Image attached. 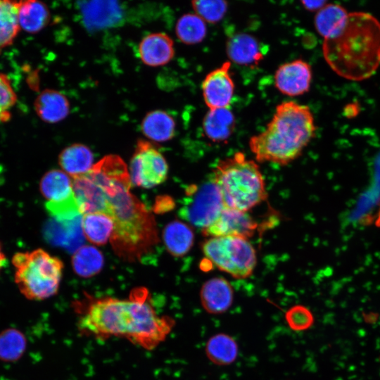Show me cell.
I'll return each mask as SVG.
<instances>
[{"instance_id":"6da1fadb","label":"cell","mask_w":380,"mask_h":380,"mask_svg":"<svg viewBox=\"0 0 380 380\" xmlns=\"http://www.w3.org/2000/svg\"><path fill=\"white\" fill-rule=\"evenodd\" d=\"M72 184L82 215L100 213L113 222L110 242L122 259L138 260L157 244L155 218L131 193L129 172L120 156L103 157L89 172L72 178Z\"/></svg>"},{"instance_id":"7a4b0ae2","label":"cell","mask_w":380,"mask_h":380,"mask_svg":"<svg viewBox=\"0 0 380 380\" xmlns=\"http://www.w3.org/2000/svg\"><path fill=\"white\" fill-rule=\"evenodd\" d=\"M78 328L99 338H124L151 350L165 340L175 321L160 315L145 289H137L128 298H88L82 305Z\"/></svg>"},{"instance_id":"3957f363","label":"cell","mask_w":380,"mask_h":380,"mask_svg":"<svg viewBox=\"0 0 380 380\" xmlns=\"http://www.w3.org/2000/svg\"><path fill=\"white\" fill-rule=\"evenodd\" d=\"M322 50L336 74L351 80L367 79L380 64V22L366 12L349 13L343 31L324 39Z\"/></svg>"},{"instance_id":"277c9868","label":"cell","mask_w":380,"mask_h":380,"mask_svg":"<svg viewBox=\"0 0 380 380\" xmlns=\"http://www.w3.org/2000/svg\"><path fill=\"white\" fill-rule=\"evenodd\" d=\"M308 106L284 101L275 108L266 128L251 137L249 147L258 162L285 165L298 158L315 135Z\"/></svg>"},{"instance_id":"5b68a950","label":"cell","mask_w":380,"mask_h":380,"mask_svg":"<svg viewBox=\"0 0 380 380\" xmlns=\"http://www.w3.org/2000/svg\"><path fill=\"white\" fill-rule=\"evenodd\" d=\"M212 181L227 208L248 212L267 198L265 180L258 165L242 152L220 160Z\"/></svg>"},{"instance_id":"8992f818","label":"cell","mask_w":380,"mask_h":380,"mask_svg":"<svg viewBox=\"0 0 380 380\" xmlns=\"http://www.w3.org/2000/svg\"><path fill=\"white\" fill-rule=\"evenodd\" d=\"M14 281L20 293L30 300H44L57 293L63 264L42 248L20 251L11 258Z\"/></svg>"},{"instance_id":"52a82bcc","label":"cell","mask_w":380,"mask_h":380,"mask_svg":"<svg viewBox=\"0 0 380 380\" xmlns=\"http://www.w3.org/2000/svg\"><path fill=\"white\" fill-rule=\"evenodd\" d=\"M202 251L213 265L236 279L250 277L256 265L255 248L243 237H210L203 243Z\"/></svg>"},{"instance_id":"ba28073f","label":"cell","mask_w":380,"mask_h":380,"mask_svg":"<svg viewBox=\"0 0 380 380\" xmlns=\"http://www.w3.org/2000/svg\"><path fill=\"white\" fill-rule=\"evenodd\" d=\"M129 172L132 183L149 189L166 180L168 165L162 153L151 143L140 140L132 158Z\"/></svg>"},{"instance_id":"9c48e42d","label":"cell","mask_w":380,"mask_h":380,"mask_svg":"<svg viewBox=\"0 0 380 380\" xmlns=\"http://www.w3.org/2000/svg\"><path fill=\"white\" fill-rule=\"evenodd\" d=\"M224 207L220 194L211 181L189 196L179 210V216L202 230L217 218Z\"/></svg>"},{"instance_id":"30bf717a","label":"cell","mask_w":380,"mask_h":380,"mask_svg":"<svg viewBox=\"0 0 380 380\" xmlns=\"http://www.w3.org/2000/svg\"><path fill=\"white\" fill-rule=\"evenodd\" d=\"M230 68L231 62L225 61L204 78L201 84L202 94L209 110L229 108L234 93Z\"/></svg>"},{"instance_id":"8fae6325","label":"cell","mask_w":380,"mask_h":380,"mask_svg":"<svg viewBox=\"0 0 380 380\" xmlns=\"http://www.w3.org/2000/svg\"><path fill=\"white\" fill-rule=\"evenodd\" d=\"M256 227V222L248 212L224 207L217 218L201 231L209 238L235 236L248 239L254 234Z\"/></svg>"},{"instance_id":"7c38bea8","label":"cell","mask_w":380,"mask_h":380,"mask_svg":"<svg viewBox=\"0 0 380 380\" xmlns=\"http://www.w3.org/2000/svg\"><path fill=\"white\" fill-rule=\"evenodd\" d=\"M312 79L310 65L303 59H296L277 68L274 74V85L284 95L298 96L309 91Z\"/></svg>"},{"instance_id":"4fadbf2b","label":"cell","mask_w":380,"mask_h":380,"mask_svg":"<svg viewBox=\"0 0 380 380\" xmlns=\"http://www.w3.org/2000/svg\"><path fill=\"white\" fill-rule=\"evenodd\" d=\"M82 220V215L64 221L52 218L46 225L45 237L53 245L73 253L82 246L84 241Z\"/></svg>"},{"instance_id":"5bb4252c","label":"cell","mask_w":380,"mask_h":380,"mask_svg":"<svg viewBox=\"0 0 380 380\" xmlns=\"http://www.w3.org/2000/svg\"><path fill=\"white\" fill-rule=\"evenodd\" d=\"M200 300L209 314L220 315L227 311L234 300V290L223 277H213L206 281L200 291Z\"/></svg>"},{"instance_id":"9a60e30c","label":"cell","mask_w":380,"mask_h":380,"mask_svg":"<svg viewBox=\"0 0 380 380\" xmlns=\"http://www.w3.org/2000/svg\"><path fill=\"white\" fill-rule=\"evenodd\" d=\"M80 8L84 25L91 30L111 27L122 18L121 7L116 1L80 2Z\"/></svg>"},{"instance_id":"2e32d148","label":"cell","mask_w":380,"mask_h":380,"mask_svg":"<svg viewBox=\"0 0 380 380\" xmlns=\"http://www.w3.org/2000/svg\"><path fill=\"white\" fill-rule=\"evenodd\" d=\"M139 53L144 64L151 67L161 66L169 63L174 57V43L165 33H152L140 42Z\"/></svg>"},{"instance_id":"e0dca14e","label":"cell","mask_w":380,"mask_h":380,"mask_svg":"<svg viewBox=\"0 0 380 380\" xmlns=\"http://www.w3.org/2000/svg\"><path fill=\"white\" fill-rule=\"evenodd\" d=\"M34 106L37 115L48 123L63 120L70 111V103L66 96L53 89L42 91L37 97Z\"/></svg>"},{"instance_id":"ac0fdd59","label":"cell","mask_w":380,"mask_h":380,"mask_svg":"<svg viewBox=\"0 0 380 380\" xmlns=\"http://www.w3.org/2000/svg\"><path fill=\"white\" fill-rule=\"evenodd\" d=\"M230 61L244 65L257 64L263 58L262 48L256 39L246 33L236 34L227 43Z\"/></svg>"},{"instance_id":"d6986e66","label":"cell","mask_w":380,"mask_h":380,"mask_svg":"<svg viewBox=\"0 0 380 380\" xmlns=\"http://www.w3.org/2000/svg\"><path fill=\"white\" fill-rule=\"evenodd\" d=\"M349 13L341 5L327 4L316 13L314 24L324 39L337 37L344 29Z\"/></svg>"},{"instance_id":"ffe728a7","label":"cell","mask_w":380,"mask_h":380,"mask_svg":"<svg viewBox=\"0 0 380 380\" xmlns=\"http://www.w3.org/2000/svg\"><path fill=\"white\" fill-rule=\"evenodd\" d=\"M234 127L235 118L229 108L209 110L203 120V133L213 142L227 141Z\"/></svg>"},{"instance_id":"44dd1931","label":"cell","mask_w":380,"mask_h":380,"mask_svg":"<svg viewBox=\"0 0 380 380\" xmlns=\"http://www.w3.org/2000/svg\"><path fill=\"white\" fill-rule=\"evenodd\" d=\"M61 167L72 178L84 175L93 167L94 156L85 145L75 144L64 148L59 155Z\"/></svg>"},{"instance_id":"7402d4cb","label":"cell","mask_w":380,"mask_h":380,"mask_svg":"<svg viewBox=\"0 0 380 380\" xmlns=\"http://www.w3.org/2000/svg\"><path fill=\"white\" fill-rule=\"evenodd\" d=\"M205 352L208 359L219 366H227L235 362L239 355L236 340L225 333L216 334L207 341Z\"/></svg>"},{"instance_id":"603a6c76","label":"cell","mask_w":380,"mask_h":380,"mask_svg":"<svg viewBox=\"0 0 380 380\" xmlns=\"http://www.w3.org/2000/svg\"><path fill=\"white\" fill-rule=\"evenodd\" d=\"M163 239L167 251L174 256L180 257L186 255L191 248L194 234L188 224L174 220L164 228Z\"/></svg>"},{"instance_id":"cb8c5ba5","label":"cell","mask_w":380,"mask_h":380,"mask_svg":"<svg viewBox=\"0 0 380 380\" xmlns=\"http://www.w3.org/2000/svg\"><path fill=\"white\" fill-rule=\"evenodd\" d=\"M39 189L49 202L62 201L75 195L72 180L60 170H51L45 173L40 181Z\"/></svg>"},{"instance_id":"d4e9b609","label":"cell","mask_w":380,"mask_h":380,"mask_svg":"<svg viewBox=\"0 0 380 380\" xmlns=\"http://www.w3.org/2000/svg\"><path fill=\"white\" fill-rule=\"evenodd\" d=\"M49 18V11L44 3L37 0L20 1L18 20L20 29L35 34L48 24Z\"/></svg>"},{"instance_id":"484cf974","label":"cell","mask_w":380,"mask_h":380,"mask_svg":"<svg viewBox=\"0 0 380 380\" xmlns=\"http://www.w3.org/2000/svg\"><path fill=\"white\" fill-rule=\"evenodd\" d=\"M144 134L149 139L163 142L170 140L175 135V122L173 118L163 110L148 113L141 123Z\"/></svg>"},{"instance_id":"4316f807","label":"cell","mask_w":380,"mask_h":380,"mask_svg":"<svg viewBox=\"0 0 380 380\" xmlns=\"http://www.w3.org/2000/svg\"><path fill=\"white\" fill-rule=\"evenodd\" d=\"M82 226L84 237L96 245L106 243L110 239L114 229L112 220L100 213L83 214Z\"/></svg>"},{"instance_id":"83f0119b","label":"cell","mask_w":380,"mask_h":380,"mask_svg":"<svg viewBox=\"0 0 380 380\" xmlns=\"http://www.w3.org/2000/svg\"><path fill=\"white\" fill-rule=\"evenodd\" d=\"M20 1L0 0V51L12 44L20 30Z\"/></svg>"},{"instance_id":"f1b7e54d","label":"cell","mask_w":380,"mask_h":380,"mask_svg":"<svg viewBox=\"0 0 380 380\" xmlns=\"http://www.w3.org/2000/svg\"><path fill=\"white\" fill-rule=\"evenodd\" d=\"M104 258L102 253L92 246H82L72 256L74 272L82 277H91L103 268Z\"/></svg>"},{"instance_id":"f546056e","label":"cell","mask_w":380,"mask_h":380,"mask_svg":"<svg viewBox=\"0 0 380 380\" xmlns=\"http://www.w3.org/2000/svg\"><path fill=\"white\" fill-rule=\"evenodd\" d=\"M177 38L188 45L201 42L207 34L206 23L196 13H186L177 20L175 27Z\"/></svg>"},{"instance_id":"4dcf8cb0","label":"cell","mask_w":380,"mask_h":380,"mask_svg":"<svg viewBox=\"0 0 380 380\" xmlns=\"http://www.w3.org/2000/svg\"><path fill=\"white\" fill-rule=\"evenodd\" d=\"M26 348L24 334L15 329H7L0 333V360L13 362L18 360Z\"/></svg>"},{"instance_id":"1f68e13d","label":"cell","mask_w":380,"mask_h":380,"mask_svg":"<svg viewBox=\"0 0 380 380\" xmlns=\"http://www.w3.org/2000/svg\"><path fill=\"white\" fill-rule=\"evenodd\" d=\"M191 5L196 15L206 23L212 24L220 21L228 8V3L223 0H196Z\"/></svg>"},{"instance_id":"d6a6232c","label":"cell","mask_w":380,"mask_h":380,"mask_svg":"<svg viewBox=\"0 0 380 380\" xmlns=\"http://www.w3.org/2000/svg\"><path fill=\"white\" fill-rule=\"evenodd\" d=\"M45 208L52 218L58 221L72 220L82 215L75 195L62 201H46Z\"/></svg>"},{"instance_id":"836d02e7","label":"cell","mask_w":380,"mask_h":380,"mask_svg":"<svg viewBox=\"0 0 380 380\" xmlns=\"http://www.w3.org/2000/svg\"><path fill=\"white\" fill-rule=\"evenodd\" d=\"M284 318L289 327L295 331H305L314 323L312 312L303 305H295L289 308Z\"/></svg>"},{"instance_id":"e575fe53","label":"cell","mask_w":380,"mask_h":380,"mask_svg":"<svg viewBox=\"0 0 380 380\" xmlns=\"http://www.w3.org/2000/svg\"><path fill=\"white\" fill-rule=\"evenodd\" d=\"M17 102V95L8 75L0 72V108L10 111Z\"/></svg>"},{"instance_id":"d590c367","label":"cell","mask_w":380,"mask_h":380,"mask_svg":"<svg viewBox=\"0 0 380 380\" xmlns=\"http://www.w3.org/2000/svg\"><path fill=\"white\" fill-rule=\"evenodd\" d=\"M303 7L309 11H319L327 2L326 1H302Z\"/></svg>"},{"instance_id":"8d00e7d4","label":"cell","mask_w":380,"mask_h":380,"mask_svg":"<svg viewBox=\"0 0 380 380\" xmlns=\"http://www.w3.org/2000/svg\"><path fill=\"white\" fill-rule=\"evenodd\" d=\"M11 118V111H7L0 108V124L8 122Z\"/></svg>"},{"instance_id":"74e56055","label":"cell","mask_w":380,"mask_h":380,"mask_svg":"<svg viewBox=\"0 0 380 380\" xmlns=\"http://www.w3.org/2000/svg\"><path fill=\"white\" fill-rule=\"evenodd\" d=\"M6 262H7V259H6L4 252L3 251L2 246L0 243V272L1 270L3 269V267L5 266V265L6 264Z\"/></svg>"},{"instance_id":"f35d334b","label":"cell","mask_w":380,"mask_h":380,"mask_svg":"<svg viewBox=\"0 0 380 380\" xmlns=\"http://www.w3.org/2000/svg\"><path fill=\"white\" fill-rule=\"evenodd\" d=\"M376 225L378 227H380V206H379V213H378L376 220Z\"/></svg>"}]
</instances>
